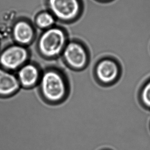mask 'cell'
Instances as JSON below:
<instances>
[{"instance_id": "1", "label": "cell", "mask_w": 150, "mask_h": 150, "mask_svg": "<svg viewBox=\"0 0 150 150\" xmlns=\"http://www.w3.org/2000/svg\"><path fill=\"white\" fill-rule=\"evenodd\" d=\"M40 89L45 99L56 103L63 99L67 86L62 76L55 70L45 72L41 79Z\"/></svg>"}, {"instance_id": "2", "label": "cell", "mask_w": 150, "mask_h": 150, "mask_svg": "<svg viewBox=\"0 0 150 150\" xmlns=\"http://www.w3.org/2000/svg\"><path fill=\"white\" fill-rule=\"evenodd\" d=\"M66 38L62 30L57 28L49 29L43 33L39 39V49L47 57L59 55L65 48Z\"/></svg>"}, {"instance_id": "3", "label": "cell", "mask_w": 150, "mask_h": 150, "mask_svg": "<svg viewBox=\"0 0 150 150\" xmlns=\"http://www.w3.org/2000/svg\"><path fill=\"white\" fill-rule=\"evenodd\" d=\"M63 57L69 67L76 70H83L89 63V51L79 42L67 44L63 50Z\"/></svg>"}, {"instance_id": "4", "label": "cell", "mask_w": 150, "mask_h": 150, "mask_svg": "<svg viewBox=\"0 0 150 150\" xmlns=\"http://www.w3.org/2000/svg\"><path fill=\"white\" fill-rule=\"evenodd\" d=\"M121 67L113 58L105 57L98 61L95 67L98 81L104 85H110L117 81L121 74Z\"/></svg>"}, {"instance_id": "5", "label": "cell", "mask_w": 150, "mask_h": 150, "mask_svg": "<svg viewBox=\"0 0 150 150\" xmlns=\"http://www.w3.org/2000/svg\"><path fill=\"white\" fill-rule=\"evenodd\" d=\"M28 52L20 45L8 47L0 55V64L5 69L14 70L20 67L28 59Z\"/></svg>"}, {"instance_id": "6", "label": "cell", "mask_w": 150, "mask_h": 150, "mask_svg": "<svg viewBox=\"0 0 150 150\" xmlns=\"http://www.w3.org/2000/svg\"><path fill=\"white\" fill-rule=\"evenodd\" d=\"M49 4L54 14L62 20H72L79 11L77 0H49Z\"/></svg>"}, {"instance_id": "7", "label": "cell", "mask_w": 150, "mask_h": 150, "mask_svg": "<svg viewBox=\"0 0 150 150\" xmlns=\"http://www.w3.org/2000/svg\"><path fill=\"white\" fill-rule=\"evenodd\" d=\"M20 83L12 73L0 68V96L12 95L20 89Z\"/></svg>"}, {"instance_id": "8", "label": "cell", "mask_w": 150, "mask_h": 150, "mask_svg": "<svg viewBox=\"0 0 150 150\" xmlns=\"http://www.w3.org/2000/svg\"><path fill=\"white\" fill-rule=\"evenodd\" d=\"M39 77L38 69L33 64L23 66L18 72L19 81L20 85L26 89L34 86L38 81Z\"/></svg>"}, {"instance_id": "9", "label": "cell", "mask_w": 150, "mask_h": 150, "mask_svg": "<svg viewBox=\"0 0 150 150\" xmlns=\"http://www.w3.org/2000/svg\"><path fill=\"white\" fill-rule=\"evenodd\" d=\"M34 35V30L30 25L20 21L15 25L13 29V36L17 43L26 45L31 43Z\"/></svg>"}, {"instance_id": "10", "label": "cell", "mask_w": 150, "mask_h": 150, "mask_svg": "<svg viewBox=\"0 0 150 150\" xmlns=\"http://www.w3.org/2000/svg\"><path fill=\"white\" fill-rule=\"evenodd\" d=\"M139 98L144 107L150 110V79L144 84L140 90Z\"/></svg>"}, {"instance_id": "11", "label": "cell", "mask_w": 150, "mask_h": 150, "mask_svg": "<svg viewBox=\"0 0 150 150\" xmlns=\"http://www.w3.org/2000/svg\"><path fill=\"white\" fill-rule=\"evenodd\" d=\"M54 23V19L51 14L44 13L39 16L37 18V24L42 28H46Z\"/></svg>"}]
</instances>
